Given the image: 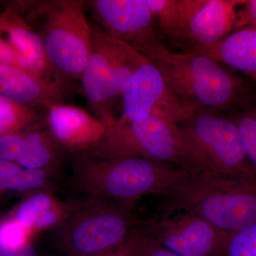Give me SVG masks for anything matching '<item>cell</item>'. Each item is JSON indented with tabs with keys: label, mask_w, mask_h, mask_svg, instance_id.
Wrapping results in <instances>:
<instances>
[{
	"label": "cell",
	"mask_w": 256,
	"mask_h": 256,
	"mask_svg": "<svg viewBox=\"0 0 256 256\" xmlns=\"http://www.w3.org/2000/svg\"><path fill=\"white\" fill-rule=\"evenodd\" d=\"M76 202L56 242L65 256H95L119 246L138 222L132 218V202L87 196Z\"/></svg>",
	"instance_id": "cell-5"
},
{
	"label": "cell",
	"mask_w": 256,
	"mask_h": 256,
	"mask_svg": "<svg viewBox=\"0 0 256 256\" xmlns=\"http://www.w3.org/2000/svg\"><path fill=\"white\" fill-rule=\"evenodd\" d=\"M182 32L180 46L192 52L214 44L234 31L238 8L244 0H178Z\"/></svg>",
	"instance_id": "cell-12"
},
{
	"label": "cell",
	"mask_w": 256,
	"mask_h": 256,
	"mask_svg": "<svg viewBox=\"0 0 256 256\" xmlns=\"http://www.w3.org/2000/svg\"><path fill=\"white\" fill-rule=\"evenodd\" d=\"M100 120L106 126L105 134L98 146L85 152L86 156L98 159L142 158L186 170L178 124L156 118L140 122L124 116Z\"/></svg>",
	"instance_id": "cell-6"
},
{
	"label": "cell",
	"mask_w": 256,
	"mask_h": 256,
	"mask_svg": "<svg viewBox=\"0 0 256 256\" xmlns=\"http://www.w3.org/2000/svg\"><path fill=\"white\" fill-rule=\"evenodd\" d=\"M48 126L55 142L72 152H88L100 142L105 134L102 120L80 108L56 104L48 108Z\"/></svg>",
	"instance_id": "cell-14"
},
{
	"label": "cell",
	"mask_w": 256,
	"mask_h": 256,
	"mask_svg": "<svg viewBox=\"0 0 256 256\" xmlns=\"http://www.w3.org/2000/svg\"><path fill=\"white\" fill-rule=\"evenodd\" d=\"M252 26H256V0H244L237 12L234 31Z\"/></svg>",
	"instance_id": "cell-27"
},
{
	"label": "cell",
	"mask_w": 256,
	"mask_h": 256,
	"mask_svg": "<svg viewBox=\"0 0 256 256\" xmlns=\"http://www.w3.org/2000/svg\"><path fill=\"white\" fill-rule=\"evenodd\" d=\"M222 256H256V222L230 234Z\"/></svg>",
	"instance_id": "cell-23"
},
{
	"label": "cell",
	"mask_w": 256,
	"mask_h": 256,
	"mask_svg": "<svg viewBox=\"0 0 256 256\" xmlns=\"http://www.w3.org/2000/svg\"><path fill=\"white\" fill-rule=\"evenodd\" d=\"M121 96L124 116L134 122L156 118L170 124H180L198 111L185 104L172 90L150 60L134 72Z\"/></svg>",
	"instance_id": "cell-9"
},
{
	"label": "cell",
	"mask_w": 256,
	"mask_h": 256,
	"mask_svg": "<svg viewBox=\"0 0 256 256\" xmlns=\"http://www.w3.org/2000/svg\"><path fill=\"white\" fill-rule=\"evenodd\" d=\"M92 5L107 34L143 55L162 43L156 20L144 0H96Z\"/></svg>",
	"instance_id": "cell-11"
},
{
	"label": "cell",
	"mask_w": 256,
	"mask_h": 256,
	"mask_svg": "<svg viewBox=\"0 0 256 256\" xmlns=\"http://www.w3.org/2000/svg\"><path fill=\"white\" fill-rule=\"evenodd\" d=\"M178 126L185 169L192 174H256L232 118L218 112L197 111Z\"/></svg>",
	"instance_id": "cell-4"
},
{
	"label": "cell",
	"mask_w": 256,
	"mask_h": 256,
	"mask_svg": "<svg viewBox=\"0 0 256 256\" xmlns=\"http://www.w3.org/2000/svg\"><path fill=\"white\" fill-rule=\"evenodd\" d=\"M192 52L238 70L256 82V26L236 30L214 44Z\"/></svg>",
	"instance_id": "cell-17"
},
{
	"label": "cell",
	"mask_w": 256,
	"mask_h": 256,
	"mask_svg": "<svg viewBox=\"0 0 256 256\" xmlns=\"http://www.w3.org/2000/svg\"><path fill=\"white\" fill-rule=\"evenodd\" d=\"M190 174L176 165L142 158L84 154L74 165L76 186L88 196L132 203L146 195L161 196Z\"/></svg>",
	"instance_id": "cell-3"
},
{
	"label": "cell",
	"mask_w": 256,
	"mask_h": 256,
	"mask_svg": "<svg viewBox=\"0 0 256 256\" xmlns=\"http://www.w3.org/2000/svg\"><path fill=\"white\" fill-rule=\"evenodd\" d=\"M24 139L23 133L15 132L0 136V160L16 164Z\"/></svg>",
	"instance_id": "cell-26"
},
{
	"label": "cell",
	"mask_w": 256,
	"mask_h": 256,
	"mask_svg": "<svg viewBox=\"0 0 256 256\" xmlns=\"http://www.w3.org/2000/svg\"><path fill=\"white\" fill-rule=\"evenodd\" d=\"M230 118L238 128L248 156L256 169V102L247 104L242 111Z\"/></svg>",
	"instance_id": "cell-22"
},
{
	"label": "cell",
	"mask_w": 256,
	"mask_h": 256,
	"mask_svg": "<svg viewBox=\"0 0 256 256\" xmlns=\"http://www.w3.org/2000/svg\"><path fill=\"white\" fill-rule=\"evenodd\" d=\"M62 87L26 70L0 64V98L36 108L60 104Z\"/></svg>",
	"instance_id": "cell-15"
},
{
	"label": "cell",
	"mask_w": 256,
	"mask_h": 256,
	"mask_svg": "<svg viewBox=\"0 0 256 256\" xmlns=\"http://www.w3.org/2000/svg\"><path fill=\"white\" fill-rule=\"evenodd\" d=\"M36 108L0 98V136L18 132L31 124Z\"/></svg>",
	"instance_id": "cell-21"
},
{
	"label": "cell",
	"mask_w": 256,
	"mask_h": 256,
	"mask_svg": "<svg viewBox=\"0 0 256 256\" xmlns=\"http://www.w3.org/2000/svg\"><path fill=\"white\" fill-rule=\"evenodd\" d=\"M139 227L160 245L181 256H222L230 234L190 213L159 216Z\"/></svg>",
	"instance_id": "cell-10"
},
{
	"label": "cell",
	"mask_w": 256,
	"mask_h": 256,
	"mask_svg": "<svg viewBox=\"0 0 256 256\" xmlns=\"http://www.w3.org/2000/svg\"><path fill=\"white\" fill-rule=\"evenodd\" d=\"M136 256H181L163 247L140 228L139 223L132 230Z\"/></svg>",
	"instance_id": "cell-25"
},
{
	"label": "cell",
	"mask_w": 256,
	"mask_h": 256,
	"mask_svg": "<svg viewBox=\"0 0 256 256\" xmlns=\"http://www.w3.org/2000/svg\"><path fill=\"white\" fill-rule=\"evenodd\" d=\"M159 32L175 46H180L182 23L178 0H144Z\"/></svg>",
	"instance_id": "cell-20"
},
{
	"label": "cell",
	"mask_w": 256,
	"mask_h": 256,
	"mask_svg": "<svg viewBox=\"0 0 256 256\" xmlns=\"http://www.w3.org/2000/svg\"><path fill=\"white\" fill-rule=\"evenodd\" d=\"M0 256H38V254L32 244L16 249L4 247L0 244Z\"/></svg>",
	"instance_id": "cell-29"
},
{
	"label": "cell",
	"mask_w": 256,
	"mask_h": 256,
	"mask_svg": "<svg viewBox=\"0 0 256 256\" xmlns=\"http://www.w3.org/2000/svg\"><path fill=\"white\" fill-rule=\"evenodd\" d=\"M35 234L12 217L0 224V244L10 248H21L32 244Z\"/></svg>",
	"instance_id": "cell-24"
},
{
	"label": "cell",
	"mask_w": 256,
	"mask_h": 256,
	"mask_svg": "<svg viewBox=\"0 0 256 256\" xmlns=\"http://www.w3.org/2000/svg\"><path fill=\"white\" fill-rule=\"evenodd\" d=\"M150 60L127 43L92 26L90 55L82 72V90L100 119L112 116L110 108L122 96L132 74Z\"/></svg>",
	"instance_id": "cell-8"
},
{
	"label": "cell",
	"mask_w": 256,
	"mask_h": 256,
	"mask_svg": "<svg viewBox=\"0 0 256 256\" xmlns=\"http://www.w3.org/2000/svg\"><path fill=\"white\" fill-rule=\"evenodd\" d=\"M159 216L190 212L229 234L256 222V174H190L162 195Z\"/></svg>",
	"instance_id": "cell-1"
},
{
	"label": "cell",
	"mask_w": 256,
	"mask_h": 256,
	"mask_svg": "<svg viewBox=\"0 0 256 256\" xmlns=\"http://www.w3.org/2000/svg\"><path fill=\"white\" fill-rule=\"evenodd\" d=\"M50 174L52 169H25L16 163L0 160V192H33L44 188Z\"/></svg>",
	"instance_id": "cell-19"
},
{
	"label": "cell",
	"mask_w": 256,
	"mask_h": 256,
	"mask_svg": "<svg viewBox=\"0 0 256 256\" xmlns=\"http://www.w3.org/2000/svg\"><path fill=\"white\" fill-rule=\"evenodd\" d=\"M169 86L198 111L228 110L246 100L247 87L225 66L195 52H175L161 43L144 54Z\"/></svg>",
	"instance_id": "cell-2"
},
{
	"label": "cell",
	"mask_w": 256,
	"mask_h": 256,
	"mask_svg": "<svg viewBox=\"0 0 256 256\" xmlns=\"http://www.w3.org/2000/svg\"><path fill=\"white\" fill-rule=\"evenodd\" d=\"M76 202L62 201L44 188L32 192L15 210L13 218L34 234L60 228L75 208Z\"/></svg>",
	"instance_id": "cell-16"
},
{
	"label": "cell",
	"mask_w": 256,
	"mask_h": 256,
	"mask_svg": "<svg viewBox=\"0 0 256 256\" xmlns=\"http://www.w3.org/2000/svg\"><path fill=\"white\" fill-rule=\"evenodd\" d=\"M34 14L43 20L38 33L50 65L60 75L82 78L92 45V26L82 2H45Z\"/></svg>",
	"instance_id": "cell-7"
},
{
	"label": "cell",
	"mask_w": 256,
	"mask_h": 256,
	"mask_svg": "<svg viewBox=\"0 0 256 256\" xmlns=\"http://www.w3.org/2000/svg\"><path fill=\"white\" fill-rule=\"evenodd\" d=\"M0 64L14 66L60 84V74L47 60L40 34L16 13H0Z\"/></svg>",
	"instance_id": "cell-13"
},
{
	"label": "cell",
	"mask_w": 256,
	"mask_h": 256,
	"mask_svg": "<svg viewBox=\"0 0 256 256\" xmlns=\"http://www.w3.org/2000/svg\"><path fill=\"white\" fill-rule=\"evenodd\" d=\"M95 256H136L132 232L129 238L116 248Z\"/></svg>",
	"instance_id": "cell-28"
},
{
	"label": "cell",
	"mask_w": 256,
	"mask_h": 256,
	"mask_svg": "<svg viewBox=\"0 0 256 256\" xmlns=\"http://www.w3.org/2000/svg\"><path fill=\"white\" fill-rule=\"evenodd\" d=\"M55 143L52 136L46 133L24 134L16 164L28 170L53 169L58 160Z\"/></svg>",
	"instance_id": "cell-18"
}]
</instances>
